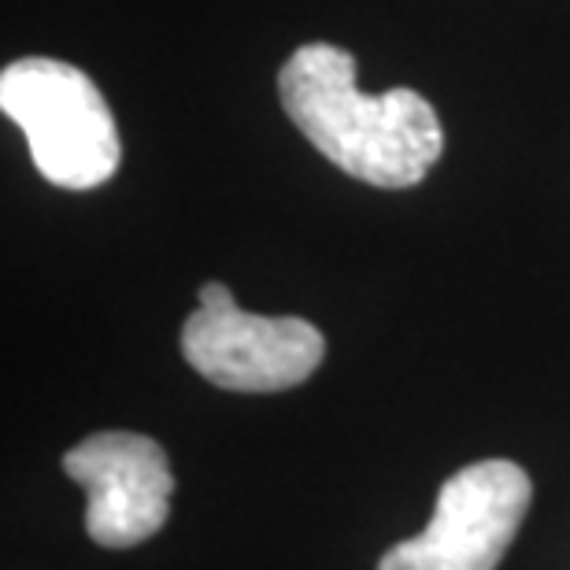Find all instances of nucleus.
<instances>
[{"label": "nucleus", "mask_w": 570, "mask_h": 570, "mask_svg": "<svg viewBox=\"0 0 570 570\" xmlns=\"http://www.w3.org/2000/svg\"><path fill=\"white\" fill-rule=\"evenodd\" d=\"M278 100L330 164L367 186L412 189L444 153L430 100L407 86L360 94L356 56L337 45H301L278 71Z\"/></svg>", "instance_id": "obj_1"}, {"label": "nucleus", "mask_w": 570, "mask_h": 570, "mask_svg": "<svg viewBox=\"0 0 570 570\" xmlns=\"http://www.w3.org/2000/svg\"><path fill=\"white\" fill-rule=\"evenodd\" d=\"M0 108L27 134L30 159L60 189H97L119 170L122 141L108 100L75 63L27 56L0 75Z\"/></svg>", "instance_id": "obj_2"}, {"label": "nucleus", "mask_w": 570, "mask_h": 570, "mask_svg": "<svg viewBox=\"0 0 570 570\" xmlns=\"http://www.w3.org/2000/svg\"><path fill=\"white\" fill-rule=\"evenodd\" d=\"M181 356L219 390L282 393L318 371L326 341L307 318L248 315L223 282H204L200 307L181 326Z\"/></svg>", "instance_id": "obj_3"}, {"label": "nucleus", "mask_w": 570, "mask_h": 570, "mask_svg": "<svg viewBox=\"0 0 570 570\" xmlns=\"http://www.w3.org/2000/svg\"><path fill=\"white\" fill-rule=\"evenodd\" d=\"M533 485L511 460H482L441 485L430 527L393 544L379 570H497L527 519Z\"/></svg>", "instance_id": "obj_4"}, {"label": "nucleus", "mask_w": 570, "mask_h": 570, "mask_svg": "<svg viewBox=\"0 0 570 570\" xmlns=\"http://www.w3.org/2000/svg\"><path fill=\"white\" fill-rule=\"evenodd\" d=\"M63 471L86 489V533L100 549H134L167 527L175 478L145 433H94L63 455Z\"/></svg>", "instance_id": "obj_5"}]
</instances>
